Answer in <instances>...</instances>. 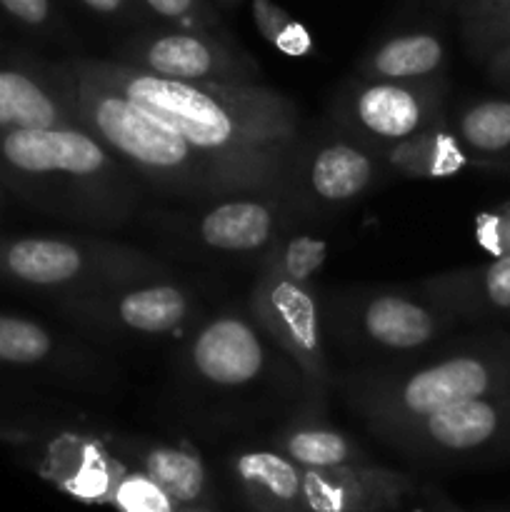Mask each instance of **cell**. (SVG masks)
Instances as JSON below:
<instances>
[{"label": "cell", "mask_w": 510, "mask_h": 512, "mask_svg": "<svg viewBox=\"0 0 510 512\" xmlns=\"http://www.w3.org/2000/svg\"><path fill=\"white\" fill-rule=\"evenodd\" d=\"M85 68L163 118L210 158L243 170L268 193H285L300 143L295 100L260 83H185L120 60L83 58Z\"/></svg>", "instance_id": "cell-1"}, {"label": "cell", "mask_w": 510, "mask_h": 512, "mask_svg": "<svg viewBox=\"0 0 510 512\" xmlns=\"http://www.w3.org/2000/svg\"><path fill=\"white\" fill-rule=\"evenodd\" d=\"M38 63V60H35ZM58 90L75 125L108 145L135 175L178 198L220 200L240 193H268L250 175L210 158L163 118L110 88L85 68L83 58L38 63Z\"/></svg>", "instance_id": "cell-2"}, {"label": "cell", "mask_w": 510, "mask_h": 512, "mask_svg": "<svg viewBox=\"0 0 510 512\" xmlns=\"http://www.w3.org/2000/svg\"><path fill=\"white\" fill-rule=\"evenodd\" d=\"M133 170L80 125L0 133V183L25 203L93 228L123 225L138 208Z\"/></svg>", "instance_id": "cell-3"}, {"label": "cell", "mask_w": 510, "mask_h": 512, "mask_svg": "<svg viewBox=\"0 0 510 512\" xmlns=\"http://www.w3.org/2000/svg\"><path fill=\"white\" fill-rule=\"evenodd\" d=\"M500 393H510V338L503 333L470 340L413 368L370 370L345 380V400L370 428Z\"/></svg>", "instance_id": "cell-4"}, {"label": "cell", "mask_w": 510, "mask_h": 512, "mask_svg": "<svg viewBox=\"0 0 510 512\" xmlns=\"http://www.w3.org/2000/svg\"><path fill=\"white\" fill-rule=\"evenodd\" d=\"M0 278L48 295L80 298L165 280L168 268L143 250L110 240L20 235L0 238Z\"/></svg>", "instance_id": "cell-5"}, {"label": "cell", "mask_w": 510, "mask_h": 512, "mask_svg": "<svg viewBox=\"0 0 510 512\" xmlns=\"http://www.w3.org/2000/svg\"><path fill=\"white\" fill-rule=\"evenodd\" d=\"M370 430L413 458H483L510 445V393L463 400L420 418Z\"/></svg>", "instance_id": "cell-6"}, {"label": "cell", "mask_w": 510, "mask_h": 512, "mask_svg": "<svg viewBox=\"0 0 510 512\" xmlns=\"http://www.w3.org/2000/svg\"><path fill=\"white\" fill-rule=\"evenodd\" d=\"M113 60L185 83H260L263 75L258 60L215 30L175 25L130 35Z\"/></svg>", "instance_id": "cell-7"}, {"label": "cell", "mask_w": 510, "mask_h": 512, "mask_svg": "<svg viewBox=\"0 0 510 512\" xmlns=\"http://www.w3.org/2000/svg\"><path fill=\"white\" fill-rule=\"evenodd\" d=\"M443 103V78L420 83L358 78L338 95L335 120L355 138L383 148L445 120Z\"/></svg>", "instance_id": "cell-8"}, {"label": "cell", "mask_w": 510, "mask_h": 512, "mask_svg": "<svg viewBox=\"0 0 510 512\" xmlns=\"http://www.w3.org/2000/svg\"><path fill=\"white\" fill-rule=\"evenodd\" d=\"M250 313L260 333L268 335L285 355H290L310 388L323 393L330 383V373L318 295L310 283H298L263 268L250 295Z\"/></svg>", "instance_id": "cell-9"}, {"label": "cell", "mask_w": 510, "mask_h": 512, "mask_svg": "<svg viewBox=\"0 0 510 512\" xmlns=\"http://www.w3.org/2000/svg\"><path fill=\"white\" fill-rule=\"evenodd\" d=\"M193 305V295L170 280H150L80 298H63L65 313L78 323L138 335L175 333L190 318Z\"/></svg>", "instance_id": "cell-10"}, {"label": "cell", "mask_w": 510, "mask_h": 512, "mask_svg": "<svg viewBox=\"0 0 510 512\" xmlns=\"http://www.w3.org/2000/svg\"><path fill=\"white\" fill-rule=\"evenodd\" d=\"M450 315L443 308L415 295L375 293L360 300L358 313L348 315L358 338L383 353H413L445 333Z\"/></svg>", "instance_id": "cell-11"}, {"label": "cell", "mask_w": 510, "mask_h": 512, "mask_svg": "<svg viewBox=\"0 0 510 512\" xmlns=\"http://www.w3.org/2000/svg\"><path fill=\"white\" fill-rule=\"evenodd\" d=\"M415 490L413 478L373 463L303 470L308 512H385Z\"/></svg>", "instance_id": "cell-12"}, {"label": "cell", "mask_w": 510, "mask_h": 512, "mask_svg": "<svg viewBox=\"0 0 510 512\" xmlns=\"http://www.w3.org/2000/svg\"><path fill=\"white\" fill-rule=\"evenodd\" d=\"M260 328L243 315H218L195 333L188 360L195 375L215 388H243L260 378L265 348Z\"/></svg>", "instance_id": "cell-13"}, {"label": "cell", "mask_w": 510, "mask_h": 512, "mask_svg": "<svg viewBox=\"0 0 510 512\" xmlns=\"http://www.w3.org/2000/svg\"><path fill=\"white\" fill-rule=\"evenodd\" d=\"M280 193H240L220 198L195 223L200 243L220 253H258L280 238Z\"/></svg>", "instance_id": "cell-14"}, {"label": "cell", "mask_w": 510, "mask_h": 512, "mask_svg": "<svg viewBox=\"0 0 510 512\" xmlns=\"http://www.w3.org/2000/svg\"><path fill=\"white\" fill-rule=\"evenodd\" d=\"M383 173L378 148L355 135L318 145L303 165L305 190L320 205H345L363 198Z\"/></svg>", "instance_id": "cell-15"}, {"label": "cell", "mask_w": 510, "mask_h": 512, "mask_svg": "<svg viewBox=\"0 0 510 512\" xmlns=\"http://www.w3.org/2000/svg\"><path fill=\"white\" fill-rule=\"evenodd\" d=\"M125 465H120L98 440L63 433L45 448L40 475L70 498L88 505H110Z\"/></svg>", "instance_id": "cell-16"}, {"label": "cell", "mask_w": 510, "mask_h": 512, "mask_svg": "<svg viewBox=\"0 0 510 512\" xmlns=\"http://www.w3.org/2000/svg\"><path fill=\"white\" fill-rule=\"evenodd\" d=\"M418 288L450 318H510V255L430 275Z\"/></svg>", "instance_id": "cell-17"}, {"label": "cell", "mask_w": 510, "mask_h": 512, "mask_svg": "<svg viewBox=\"0 0 510 512\" xmlns=\"http://www.w3.org/2000/svg\"><path fill=\"white\" fill-rule=\"evenodd\" d=\"M70 123L73 115L35 60L0 55V133Z\"/></svg>", "instance_id": "cell-18"}, {"label": "cell", "mask_w": 510, "mask_h": 512, "mask_svg": "<svg viewBox=\"0 0 510 512\" xmlns=\"http://www.w3.org/2000/svg\"><path fill=\"white\" fill-rule=\"evenodd\" d=\"M230 470L253 512H308L303 468L280 450H243L230 458Z\"/></svg>", "instance_id": "cell-19"}, {"label": "cell", "mask_w": 510, "mask_h": 512, "mask_svg": "<svg viewBox=\"0 0 510 512\" xmlns=\"http://www.w3.org/2000/svg\"><path fill=\"white\" fill-rule=\"evenodd\" d=\"M445 45L438 33L410 30L390 35L360 58L358 78L395 80V83H420L443 78Z\"/></svg>", "instance_id": "cell-20"}, {"label": "cell", "mask_w": 510, "mask_h": 512, "mask_svg": "<svg viewBox=\"0 0 510 512\" xmlns=\"http://www.w3.org/2000/svg\"><path fill=\"white\" fill-rule=\"evenodd\" d=\"M378 153L390 170L418 180L453 178V175L463 173L468 165H473L470 155L465 153L453 128L445 120L400 140V143L383 145L378 148Z\"/></svg>", "instance_id": "cell-21"}, {"label": "cell", "mask_w": 510, "mask_h": 512, "mask_svg": "<svg viewBox=\"0 0 510 512\" xmlns=\"http://www.w3.org/2000/svg\"><path fill=\"white\" fill-rule=\"evenodd\" d=\"M120 448L133 455L138 470L150 475L180 508L200 505L208 495V473L195 450L148 440H120Z\"/></svg>", "instance_id": "cell-22"}, {"label": "cell", "mask_w": 510, "mask_h": 512, "mask_svg": "<svg viewBox=\"0 0 510 512\" xmlns=\"http://www.w3.org/2000/svg\"><path fill=\"white\" fill-rule=\"evenodd\" d=\"M275 450L288 455L303 470L340 468V465L370 463L365 450L343 430L333 428L315 415L293 418L275 433Z\"/></svg>", "instance_id": "cell-23"}, {"label": "cell", "mask_w": 510, "mask_h": 512, "mask_svg": "<svg viewBox=\"0 0 510 512\" xmlns=\"http://www.w3.org/2000/svg\"><path fill=\"white\" fill-rule=\"evenodd\" d=\"M453 133L473 163L503 170L510 163V98L465 103L455 115Z\"/></svg>", "instance_id": "cell-24"}, {"label": "cell", "mask_w": 510, "mask_h": 512, "mask_svg": "<svg viewBox=\"0 0 510 512\" xmlns=\"http://www.w3.org/2000/svg\"><path fill=\"white\" fill-rule=\"evenodd\" d=\"M325 258H328V243L325 240L308 233H298L275 240L270 245L268 255H265L263 268L275 270V273L298 280V283H310V278L323 268Z\"/></svg>", "instance_id": "cell-25"}, {"label": "cell", "mask_w": 510, "mask_h": 512, "mask_svg": "<svg viewBox=\"0 0 510 512\" xmlns=\"http://www.w3.org/2000/svg\"><path fill=\"white\" fill-rule=\"evenodd\" d=\"M253 23L260 30V35L280 53L300 58V55H308L313 50V38L305 30V25L298 23L275 0H253Z\"/></svg>", "instance_id": "cell-26"}, {"label": "cell", "mask_w": 510, "mask_h": 512, "mask_svg": "<svg viewBox=\"0 0 510 512\" xmlns=\"http://www.w3.org/2000/svg\"><path fill=\"white\" fill-rule=\"evenodd\" d=\"M118 512H180V505L143 470H125L110 498Z\"/></svg>", "instance_id": "cell-27"}, {"label": "cell", "mask_w": 510, "mask_h": 512, "mask_svg": "<svg viewBox=\"0 0 510 512\" xmlns=\"http://www.w3.org/2000/svg\"><path fill=\"white\" fill-rule=\"evenodd\" d=\"M145 13L155 15L175 28L218 30L220 15L210 0H140Z\"/></svg>", "instance_id": "cell-28"}, {"label": "cell", "mask_w": 510, "mask_h": 512, "mask_svg": "<svg viewBox=\"0 0 510 512\" xmlns=\"http://www.w3.org/2000/svg\"><path fill=\"white\" fill-rule=\"evenodd\" d=\"M460 35H463L465 50L470 53V58L483 63L495 48L510 40V8L483 15V18L463 20Z\"/></svg>", "instance_id": "cell-29"}, {"label": "cell", "mask_w": 510, "mask_h": 512, "mask_svg": "<svg viewBox=\"0 0 510 512\" xmlns=\"http://www.w3.org/2000/svg\"><path fill=\"white\" fill-rule=\"evenodd\" d=\"M475 243L493 258L510 255V200L475 215Z\"/></svg>", "instance_id": "cell-30"}, {"label": "cell", "mask_w": 510, "mask_h": 512, "mask_svg": "<svg viewBox=\"0 0 510 512\" xmlns=\"http://www.w3.org/2000/svg\"><path fill=\"white\" fill-rule=\"evenodd\" d=\"M0 10L15 23L33 30L50 28L55 20L53 0H0Z\"/></svg>", "instance_id": "cell-31"}, {"label": "cell", "mask_w": 510, "mask_h": 512, "mask_svg": "<svg viewBox=\"0 0 510 512\" xmlns=\"http://www.w3.org/2000/svg\"><path fill=\"white\" fill-rule=\"evenodd\" d=\"M90 13L103 15V18H140L145 8L140 0H80Z\"/></svg>", "instance_id": "cell-32"}, {"label": "cell", "mask_w": 510, "mask_h": 512, "mask_svg": "<svg viewBox=\"0 0 510 512\" xmlns=\"http://www.w3.org/2000/svg\"><path fill=\"white\" fill-rule=\"evenodd\" d=\"M483 65L485 73H488V78L493 80L495 85L510 90V40L500 45V48H495L493 53L483 60Z\"/></svg>", "instance_id": "cell-33"}, {"label": "cell", "mask_w": 510, "mask_h": 512, "mask_svg": "<svg viewBox=\"0 0 510 512\" xmlns=\"http://www.w3.org/2000/svg\"><path fill=\"white\" fill-rule=\"evenodd\" d=\"M453 8L460 23H463V20L483 18V15L510 8V0H453Z\"/></svg>", "instance_id": "cell-34"}, {"label": "cell", "mask_w": 510, "mask_h": 512, "mask_svg": "<svg viewBox=\"0 0 510 512\" xmlns=\"http://www.w3.org/2000/svg\"><path fill=\"white\" fill-rule=\"evenodd\" d=\"M420 493H423L430 512H465L458 503H453V500H450L448 495L438 488V485H423V490H420Z\"/></svg>", "instance_id": "cell-35"}, {"label": "cell", "mask_w": 510, "mask_h": 512, "mask_svg": "<svg viewBox=\"0 0 510 512\" xmlns=\"http://www.w3.org/2000/svg\"><path fill=\"white\" fill-rule=\"evenodd\" d=\"M180 512H213V510L203 508V505H185V508H180Z\"/></svg>", "instance_id": "cell-36"}, {"label": "cell", "mask_w": 510, "mask_h": 512, "mask_svg": "<svg viewBox=\"0 0 510 512\" xmlns=\"http://www.w3.org/2000/svg\"><path fill=\"white\" fill-rule=\"evenodd\" d=\"M238 3H243V0H218V5H223V8H235Z\"/></svg>", "instance_id": "cell-37"}, {"label": "cell", "mask_w": 510, "mask_h": 512, "mask_svg": "<svg viewBox=\"0 0 510 512\" xmlns=\"http://www.w3.org/2000/svg\"><path fill=\"white\" fill-rule=\"evenodd\" d=\"M3 200H5V188L3 183H0V208H3Z\"/></svg>", "instance_id": "cell-38"}, {"label": "cell", "mask_w": 510, "mask_h": 512, "mask_svg": "<svg viewBox=\"0 0 510 512\" xmlns=\"http://www.w3.org/2000/svg\"><path fill=\"white\" fill-rule=\"evenodd\" d=\"M503 173H508V175H510V163L505 165V168H503Z\"/></svg>", "instance_id": "cell-39"}]
</instances>
